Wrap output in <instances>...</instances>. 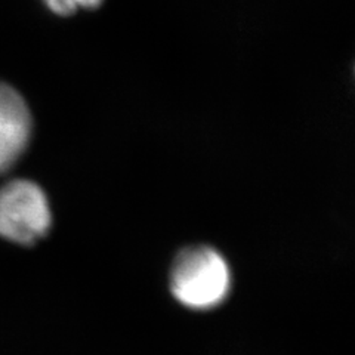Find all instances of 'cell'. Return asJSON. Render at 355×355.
Returning a JSON list of instances; mask_svg holds the SVG:
<instances>
[{
    "label": "cell",
    "instance_id": "cell-1",
    "mask_svg": "<svg viewBox=\"0 0 355 355\" xmlns=\"http://www.w3.org/2000/svg\"><path fill=\"white\" fill-rule=\"evenodd\" d=\"M230 286V268L215 249L205 246L185 249L178 254L172 266V293L188 308L218 306L227 297Z\"/></svg>",
    "mask_w": 355,
    "mask_h": 355
},
{
    "label": "cell",
    "instance_id": "cell-2",
    "mask_svg": "<svg viewBox=\"0 0 355 355\" xmlns=\"http://www.w3.org/2000/svg\"><path fill=\"white\" fill-rule=\"evenodd\" d=\"M49 227V203L37 184L17 180L0 188V237L33 244L46 234Z\"/></svg>",
    "mask_w": 355,
    "mask_h": 355
},
{
    "label": "cell",
    "instance_id": "cell-3",
    "mask_svg": "<svg viewBox=\"0 0 355 355\" xmlns=\"http://www.w3.org/2000/svg\"><path fill=\"white\" fill-rule=\"evenodd\" d=\"M31 130L33 119L26 99L14 87L0 83V173L21 157Z\"/></svg>",
    "mask_w": 355,
    "mask_h": 355
},
{
    "label": "cell",
    "instance_id": "cell-4",
    "mask_svg": "<svg viewBox=\"0 0 355 355\" xmlns=\"http://www.w3.org/2000/svg\"><path fill=\"white\" fill-rule=\"evenodd\" d=\"M53 14L67 17L76 14L79 9H94L103 3V0H43Z\"/></svg>",
    "mask_w": 355,
    "mask_h": 355
}]
</instances>
